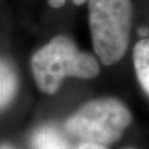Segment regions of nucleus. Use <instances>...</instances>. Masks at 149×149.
Listing matches in <instances>:
<instances>
[{
  "mask_svg": "<svg viewBox=\"0 0 149 149\" xmlns=\"http://www.w3.org/2000/svg\"><path fill=\"white\" fill-rule=\"evenodd\" d=\"M18 88V77L13 68L0 58V109L10 104Z\"/></svg>",
  "mask_w": 149,
  "mask_h": 149,
  "instance_id": "6",
  "label": "nucleus"
},
{
  "mask_svg": "<svg viewBox=\"0 0 149 149\" xmlns=\"http://www.w3.org/2000/svg\"><path fill=\"white\" fill-rule=\"evenodd\" d=\"M133 56L139 84L149 96V37L137 42L134 48Z\"/></svg>",
  "mask_w": 149,
  "mask_h": 149,
  "instance_id": "5",
  "label": "nucleus"
},
{
  "mask_svg": "<svg viewBox=\"0 0 149 149\" xmlns=\"http://www.w3.org/2000/svg\"><path fill=\"white\" fill-rule=\"evenodd\" d=\"M132 123L125 104L113 97L85 103L68 118L65 128L71 135L87 143L109 145L122 137Z\"/></svg>",
  "mask_w": 149,
  "mask_h": 149,
  "instance_id": "3",
  "label": "nucleus"
},
{
  "mask_svg": "<svg viewBox=\"0 0 149 149\" xmlns=\"http://www.w3.org/2000/svg\"><path fill=\"white\" fill-rule=\"evenodd\" d=\"M30 65L38 87L49 95L55 94L68 76L90 80L96 77L101 70L98 59L81 51L72 39L63 34L38 49Z\"/></svg>",
  "mask_w": 149,
  "mask_h": 149,
  "instance_id": "1",
  "label": "nucleus"
},
{
  "mask_svg": "<svg viewBox=\"0 0 149 149\" xmlns=\"http://www.w3.org/2000/svg\"><path fill=\"white\" fill-rule=\"evenodd\" d=\"M88 0H72V2L74 3V5L76 6H82V5H84L85 2H87Z\"/></svg>",
  "mask_w": 149,
  "mask_h": 149,
  "instance_id": "10",
  "label": "nucleus"
},
{
  "mask_svg": "<svg viewBox=\"0 0 149 149\" xmlns=\"http://www.w3.org/2000/svg\"><path fill=\"white\" fill-rule=\"evenodd\" d=\"M132 21V0H88L92 44L103 64L113 65L125 55Z\"/></svg>",
  "mask_w": 149,
  "mask_h": 149,
  "instance_id": "2",
  "label": "nucleus"
},
{
  "mask_svg": "<svg viewBox=\"0 0 149 149\" xmlns=\"http://www.w3.org/2000/svg\"><path fill=\"white\" fill-rule=\"evenodd\" d=\"M0 149H15V148H12L11 146H8V145H0Z\"/></svg>",
  "mask_w": 149,
  "mask_h": 149,
  "instance_id": "11",
  "label": "nucleus"
},
{
  "mask_svg": "<svg viewBox=\"0 0 149 149\" xmlns=\"http://www.w3.org/2000/svg\"><path fill=\"white\" fill-rule=\"evenodd\" d=\"M75 149H107L104 145H100V144H94V143H87V141H84Z\"/></svg>",
  "mask_w": 149,
  "mask_h": 149,
  "instance_id": "7",
  "label": "nucleus"
},
{
  "mask_svg": "<svg viewBox=\"0 0 149 149\" xmlns=\"http://www.w3.org/2000/svg\"><path fill=\"white\" fill-rule=\"evenodd\" d=\"M137 33L139 37H141L143 39L149 37V28L147 27H140L137 29Z\"/></svg>",
  "mask_w": 149,
  "mask_h": 149,
  "instance_id": "9",
  "label": "nucleus"
},
{
  "mask_svg": "<svg viewBox=\"0 0 149 149\" xmlns=\"http://www.w3.org/2000/svg\"><path fill=\"white\" fill-rule=\"evenodd\" d=\"M126 149H134V148H126Z\"/></svg>",
  "mask_w": 149,
  "mask_h": 149,
  "instance_id": "12",
  "label": "nucleus"
},
{
  "mask_svg": "<svg viewBox=\"0 0 149 149\" xmlns=\"http://www.w3.org/2000/svg\"><path fill=\"white\" fill-rule=\"evenodd\" d=\"M32 149H71L64 136L51 126L37 129L31 138Z\"/></svg>",
  "mask_w": 149,
  "mask_h": 149,
  "instance_id": "4",
  "label": "nucleus"
},
{
  "mask_svg": "<svg viewBox=\"0 0 149 149\" xmlns=\"http://www.w3.org/2000/svg\"><path fill=\"white\" fill-rule=\"evenodd\" d=\"M66 0H48V3L51 8L53 9H59V8H62L64 5H65Z\"/></svg>",
  "mask_w": 149,
  "mask_h": 149,
  "instance_id": "8",
  "label": "nucleus"
}]
</instances>
